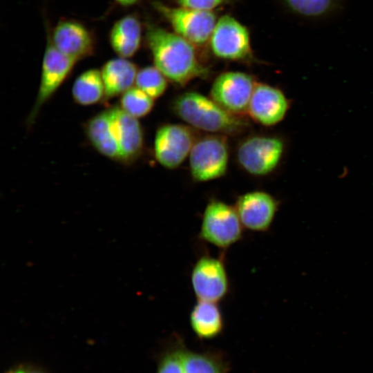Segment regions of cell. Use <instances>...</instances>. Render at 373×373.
Wrapping results in <instances>:
<instances>
[{"instance_id":"22","label":"cell","mask_w":373,"mask_h":373,"mask_svg":"<svg viewBox=\"0 0 373 373\" xmlns=\"http://www.w3.org/2000/svg\"><path fill=\"white\" fill-rule=\"evenodd\" d=\"M185 342L178 334L171 336L159 355L155 373H182Z\"/></svg>"},{"instance_id":"24","label":"cell","mask_w":373,"mask_h":373,"mask_svg":"<svg viewBox=\"0 0 373 373\" xmlns=\"http://www.w3.org/2000/svg\"><path fill=\"white\" fill-rule=\"evenodd\" d=\"M135 85L155 99L166 90L168 79L155 66H146L137 71Z\"/></svg>"},{"instance_id":"8","label":"cell","mask_w":373,"mask_h":373,"mask_svg":"<svg viewBox=\"0 0 373 373\" xmlns=\"http://www.w3.org/2000/svg\"><path fill=\"white\" fill-rule=\"evenodd\" d=\"M197 140L193 128L180 124H165L156 131L153 142L157 162L168 169L179 167L189 156Z\"/></svg>"},{"instance_id":"16","label":"cell","mask_w":373,"mask_h":373,"mask_svg":"<svg viewBox=\"0 0 373 373\" xmlns=\"http://www.w3.org/2000/svg\"><path fill=\"white\" fill-rule=\"evenodd\" d=\"M85 133L89 142L101 155L119 162V147L113 130L110 108L90 118L85 126Z\"/></svg>"},{"instance_id":"6","label":"cell","mask_w":373,"mask_h":373,"mask_svg":"<svg viewBox=\"0 0 373 373\" xmlns=\"http://www.w3.org/2000/svg\"><path fill=\"white\" fill-rule=\"evenodd\" d=\"M223 255H200L191 270L190 281L197 300L220 303L230 291V280Z\"/></svg>"},{"instance_id":"9","label":"cell","mask_w":373,"mask_h":373,"mask_svg":"<svg viewBox=\"0 0 373 373\" xmlns=\"http://www.w3.org/2000/svg\"><path fill=\"white\" fill-rule=\"evenodd\" d=\"M256 84L254 78L247 73L240 71L224 72L214 79L210 96L228 112L243 117L248 114Z\"/></svg>"},{"instance_id":"14","label":"cell","mask_w":373,"mask_h":373,"mask_svg":"<svg viewBox=\"0 0 373 373\" xmlns=\"http://www.w3.org/2000/svg\"><path fill=\"white\" fill-rule=\"evenodd\" d=\"M110 111L119 147V162L131 164L138 160L144 150L142 125L137 118L126 113L119 106L110 108Z\"/></svg>"},{"instance_id":"5","label":"cell","mask_w":373,"mask_h":373,"mask_svg":"<svg viewBox=\"0 0 373 373\" xmlns=\"http://www.w3.org/2000/svg\"><path fill=\"white\" fill-rule=\"evenodd\" d=\"M283 140L276 136L254 135L242 140L236 149V160L247 173L262 177L271 173L284 154Z\"/></svg>"},{"instance_id":"7","label":"cell","mask_w":373,"mask_h":373,"mask_svg":"<svg viewBox=\"0 0 373 373\" xmlns=\"http://www.w3.org/2000/svg\"><path fill=\"white\" fill-rule=\"evenodd\" d=\"M154 8L171 24L175 33L194 45H203L210 39L216 16L211 11L184 7H169L153 2Z\"/></svg>"},{"instance_id":"28","label":"cell","mask_w":373,"mask_h":373,"mask_svg":"<svg viewBox=\"0 0 373 373\" xmlns=\"http://www.w3.org/2000/svg\"><path fill=\"white\" fill-rule=\"evenodd\" d=\"M8 373H26V371L23 369H16L10 371Z\"/></svg>"},{"instance_id":"26","label":"cell","mask_w":373,"mask_h":373,"mask_svg":"<svg viewBox=\"0 0 373 373\" xmlns=\"http://www.w3.org/2000/svg\"><path fill=\"white\" fill-rule=\"evenodd\" d=\"M182 7L211 11L213 9L233 0H175Z\"/></svg>"},{"instance_id":"17","label":"cell","mask_w":373,"mask_h":373,"mask_svg":"<svg viewBox=\"0 0 373 373\" xmlns=\"http://www.w3.org/2000/svg\"><path fill=\"white\" fill-rule=\"evenodd\" d=\"M190 327L200 340H212L224 329V318L217 303L197 300L189 314Z\"/></svg>"},{"instance_id":"12","label":"cell","mask_w":373,"mask_h":373,"mask_svg":"<svg viewBox=\"0 0 373 373\" xmlns=\"http://www.w3.org/2000/svg\"><path fill=\"white\" fill-rule=\"evenodd\" d=\"M280 204L269 193L255 190L238 195L234 207L245 229L263 233L271 229Z\"/></svg>"},{"instance_id":"1","label":"cell","mask_w":373,"mask_h":373,"mask_svg":"<svg viewBox=\"0 0 373 373\" xmlns=\"http://www.w3.org/2000/svg\"><path fill=\"white\" fill-rule=\"evenodd\" d=\"M146 41L155 66L172 83L184 86L209 77V70L199 60L193 44L179 35L149 24Z\"/></svg>"},{"instance_id":"29","label":"cell","mask_w":373,"mask_h":373,"mask_svg":"<svg viewBox=\"0 0 373 373\" xmlns=\"http://www.w3.org/2000/svg\"><path fill=\"white\" fill-rule=\"evenodd\" d=\"M26 373H43L38 370H31V371H26Z\"/></svg>"},{"instance_id":"3","label":"cell","mask_w":373,"mask_h":373,"mask_svg":"<svg viewBox=\"0 0 373 373\" xmlns=\"http://www.w3.org/2000/svg\"><path fill=\"white\" fill-rule=\"evenodd\" d=\"M244 229L234 206L212 198L203 211L198 238L225 251L242 240Z\"/></svg>"},{"instance_id":"25","label":"cell","mask_w":373,"mask_h":373,"mask_svg":"<svg viewBox=\"0 0 373 373\" xmlns=\"http://www.w3.org/2000/svg\"><path fill=\"white\" fill-rule=\"evenodd\" d=\"M295 12L306 17H317L327 12L334 0H285Z\"/></svg>"},{"instance_id":"27","label":"cell","mask_w":373,"mask_h":373,"mask_svg":"<svg viewBox=\"0 0 373 373\" xmlns=\"http://www.w3.org/2000/svg\"><path fill=\"white\" fill-rule=\"evenodd\" d=\"M118 3L123 6H130L136 3L138 0H115Z\"/></svg>"},{"instance_id":"4","label":"cell","mask_w":373,"mask_h":373,"mask_svg":"<svg viewBox=\"0 0 373 373\" xmlns=\"http://www.w3.org/2000/svg\"><path fill=\"white\" fill-rule=\"evenodd\" d=\"M229 159L227 135L209 134L197 139L189 154L193 180L206 182L222 178L227 171Z\"/></svg>"},{"instance_id":"23","label":"cell","mask_w":373,"mask_h":373,"mask_svg":"<svg viewBox=\"0 0 373 373\" xmlns=\"http://www.w3.org/2000/svg\"><path fill=\"white\" fill-rule=\"evenodd\" d=\"M119 106L126 113L139 119L152 111L154 99L139 88L133 86L121 95Z\"/></svg>"},{"instance_id":"13","label":"cell","mask_w":373,"mask_h":373,"mask_svg":"<svg viewBox=\"0 0 373 373\" xmlns=\"http://www.w3.org/2000/svg\"><path fill=\"white\" fill-rule=\"evenodd\" d=\"M289 108V100L281 90L267 84L256 83L248 114L256 122L272 126L283 120Z\"/></svg>"},{"instance_id":"21","label":"cell","mask_w":373,"mask_h":373,"mask_svg":"<svg viewBox=\"0 0 373 373\" xmlns=\"http://www.w3.org/2000/svg\"><path fill=\"white\" fill-rule=\"evenodd\" d=\"M72 96L82 106L94 105L106 98L101 71L91 68L82 73L74 81Z\"/></svg>"},{"instance_id":"11","label":"cell","mask_w":373,"mask_h":373,"mask_svg":"<svg viewBox=\"0 0 373 373\" xmlns=\"http://www.w3.org/2000/svg\"><path fill=\"white\" fill-rule=\"evenodd\" d=\"M210 41L213 53L220 59L249 61L253 58L249 32L233 17L224 15L217 21Z\"/></svg>"},{"instance_id":"10","label":"cell","mask_w":373,"mask_h":373,"mask_svg":"<svg viewBox=\"0 0 373 373\" xmlns=\"http://www.w3.org/2000/svg\"><path fill=\"white\" fill-rule=\"evenodd\" d=\"M75 63V60L59 51L48 40L43 57L38 92L27 119L28 125L33 124L42 106L68 77Z\"/></svg>"},{"instance_id":"2","label":"cell","mask_w":373,"mask_h":373,"mask_svg":"<svg viewBox=\"0 0 373 373\" xmlns=\"http://www.w3.org/2000/svg\"><path fill=\"white\" fill-rule=\"evenodd\" d=\"M171 110L191 127L211 134L236 135L249 127L242 117L231 114L213 99L195 91L177 95L171 102Z\"/></svg>"},{"instance_id":"19","label":"cell","mask_w":373,"mask_h":373,"mask_svg":"<svg viewBox=\"0 0 373 373\" xmlns=\"http://www.w3.org/2000/svg\"><path fill=\"white\" fill-rule=\"evenodd\" d=\"M142 39V26L134 15H126L113 26L109 40L115 52L119 57L128 59L138 50Z\"/></svg>"},{"instance_id":"15","label":"cell","mask_w":373,"mask_h":373,"mask_svg":"<svg viewBox=\"0 0 373 373\" xmlns=\"http://www.w3.org/2000/svg\"><path fill=\"white\" fill-rule=\"evenodd\" d=\"M50 40L62 54L76 62L93 54V37L82 23L64 19L57 23Z\"/></svg>"},{"instance_id":"18","label":"cell","mask_w":373,"mask_h":373,"mask_svg":"<svg viewBox=\"0 0 373 373\" xmlns=\"http://www.w3.org/2000/svg\"><path fill=\"white\" fill-rule=\"evenodd\" d=\"M106 99L122 95L132 88L137 73L136 65L128 59L118 57L107 61L100 70Z\"/></svg>"},{"instance_id":"20","label":"cell","mask_w":373,"mask_h":373,"mask_svg":"<svg viewBox=\"0 0 373 373\" xmlns=\"http://www.w3.org/2000/svg\"><path fill=\"white\" fill-rule=\"evenodd\" d=\"M230 362L220 350L195 352L186 348L182 373H228Z\"/></svg>"}]
</instances>
